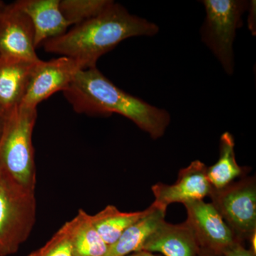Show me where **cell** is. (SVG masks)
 <instances>
[{"mask_svg":"<svg viewBox=\"0 0 256 256\" xmlns=\"http://www.w3.org/2000/svg\"><path fill=\"white\" fill-rule=\"evenodd\" d=\"M159 26L146 18L130 14L112 1L96 18L76 25L70 31L45 42L44 50L72 58L82 69L96 67L98 60L120 42L134 36H153Z\"/></svg>","mask_w":256,"mask_h":256,"instance_id":"6da1fadb","label":"cell"},{"mask_svg":"<svg viewBox=\"0 0 256 256\" xmlns=\"http://www.w3.org/2000/svg\"><path fill=\"white\" fill-rule=\"evenodd\" d=\"M63 92L76 112L98 117L121 114L154 140L164 136L171 121L168 110L121 90L96 67L79 70Z\"/></svg>","mask_w":256,"mask_h":256,"instance_id":"7a4b0ae2","label":"cell"},{"mask_svg":"<svg viewBox=\"0 0 256 256\" xmlns=\"http://www.w3.org/2000/svg\"><path fill=\"white\" fill-rule=\"evenodd\" d=\"M36 120V108L20 105L10 112L0 140V170L32 192L36 183L32 144Z\"/></svg>","mask_w":256,"mask_h":256,"instance_id":"3957f363","label":"cell"},{"mask_svg":"<svg viewBox=\"0 0 256 256\" xmlns=\"http://www.w3.org/2000/svg\"><path fill=\"white\" fill-rule=\"evenodd\" d=\"M35 192L15 182L0 170V256L18 252L36 222Z\"/></svg>","mask_w":256,"mask_h":256,"instance_id":"277c9868","label":"cell"},{"mask_svg":"<svg viewBox=\"0 0 256 256\" xmlns=\"http://www.w3.org/2000/svg\"><path fill=\"white\" fill-rule=\"evenodd\" d=\"M204 21L202 41L220 62L224 72L232 76L235 69L234 43L236 32L242 26V16L248 10L246 0H203Z\"/></svg>","mask_w":256,"mask_h":256,"instance_id":"5b68a950","label":"cell"},{"mask_svg":"<svg viewBox=\"0 0 256 256\" xmlns=\"http://www.w3.org/2000/svg\"><path fill=\"white\" fill-rule=\"evenodd\" d=\"M214 206L236 238L245 244L256 233L255 176H244L210 195Z\"/></svg>","mask_w":256,"mask_h":256,"instance_id":"8992f818","label":"cell"},{"mask_svg":"<svg viewBox=\"0 0 256 256\" xmlns=\"http://www.w3.org/2000/svg\"><path fill=\"white\" fill-rule=\"evenodd\" d=\"M184 206L188 212L186 224L194 235L200 252L224 256L240 242L212 203L200 200Z\"/></svg>","mask_w":256,"mask_h":256,"instance_id":"52a82bcc","label":"cell"},{"mask_svg":"<svg viewBox=\"0 0 256 256\" xmlns=\"http://www.w3.org/2000/svg\"><path fill=\"white\" fill-rule=\"evenodd\" d=\"M82 69L78 62L66 56L40 60L34 69L21 105L36 108L40 102L55 92L66 89Z\"/></svg>","mask_w":256,"mask_h":256,"instance_id":"ba28073f","label":"cell"},{"mask_svg":"<svg viewBox=\"0 0 256 256\" xmlns=\"http://www.w3.org/2000/svg\"><path fill=\"white\" fill-rule=\"evenodd\" d=\"M34 30L16 3L6 4L0 16V57L38 62Z\"/></svg>","mask_w":256,"mask_h":256,"instance_id":"9c48e42d","label":"cell"},{"mask_svg":"<svg viewBox=\"0 0 256 256\" xmlns=\"http://www.w3.org/2000/svg\"><path fill=\"white\" fill-rule=\"evenodd\" d=\"M204 163L195 160L186 168L180 170L173 184L158 183L152 186L156 200L153 203L166 210L174 203L184 204L203 200L212 191Z\"/></svg>","mask_w":256,"mask_h":256,"instance_id":"30bf717a","label":"cell"},{"mask_svg":"<svg viewBox=\"0 0 256 256\" xmlns=\"http://www.w3.org/2000/svg\"><path fill=\"white\" fill-rule=\"evenodd\" d=\"M142 250L164 256H200V249L186 222L180 224L162 222L146 238Z\"/></svg>","mask_w":256,"mask_h":256,"instance_id":"8fae6325","label":"cell"},{"mask_svg":"<svg viewBox=\"0 0 256 256\" xmlns=\"http://www.w3.org/2000/svg\"><path fill=\"white\" fill-rule=\"evenodd\" d=\"M15 3L31 20L36 47L64 34L72 25L62 14L60 0H20Z\"/></svg>","mask_w":256,"mask_h":256,"instance_id":"7c38bea8","label":"cell"},{"mask_svg":"<svg viewBox=\"0 0 256 256\" xmlns=\"http://www.w3.org/2000/svg\"><path fill=\"white\" fill-rule=\"evenodd\" d=\"M38 62L0 57V106L8 112L22 104Z\"/></svg>","mask_w":256,"mask_h":256,"instance_id":"4fadbf2b","label":"cell"},{"mask_svg":"<svg viewBox=\"0 0 256 256\" xmlns=\"http://www.w3.org/2000/svg\"><path fill=\"white\" fill-rule=\"evenodd\" d=\"M146 216L133 224L122 233L117 242L108 247L106 256H126L142 250L146 238L164 222L166 210L154 203Z\"/></svg>","mask_w":256,"mask_h":256,"instance_id":"5bb4252c","label":"cell"},{"mask_svg":"<svg viewBox=\"0 0 256 256\" xmlns=\"http://www.w3.org/2000/svg\"><path fill=\"white\" fill-rule=\"evenodd\" d=\"M234 148L233 136L228 132L223 133L220 140V158L215 164L207 166V178L214 190L225 188L248 172L249 168L239 166Z\"/></svg>","mask_w":256,"mask_h":256,"instance_id":"9a60e30c","label":"cell"},{"mask_svg":"<svg viewBox=\"0 0 256 256\" xmlns=\"http://www.w3.org/2000/svg\"><path fill=\"white\" fill-rule=\"evenodd\" d=\"M75 256H106L108 246L101 238L92 220V215L79 210L73 220L67 222Z\"/></svg>","mask_w":256,"mask_h":256,"instance_id":"2e32d148","label":"cell"},{"mask_svg":"<svg viewBox=\"0 0 256 256\" xmlns=\"http://www.w3.org/2000/svg\"><path fill=\"white\" fill-rule=\"evenodd\" d=\"M148 207L140 212H122L108 205L96 215L92 216V224L108 246L117 242L122 233L149 212Z\"/></svg>","mask_w":256,"mask_h":256,"instance_id":"e0dca14e","label":"cell"},{"mask_svg":"<svg viewBox=\"0 0 256 256\" xmlns=\"http://www.w3.org/2000/svg\"><path fill=\"white\" fill-rule=\"evenodd\" d=\"M111 2L110 0H62L60 9L68 22L77 25L96 18Z\"/></svg>","mask_w":256,"mask_h":256,"instance_id":"ac0fdd59","label":"cell"},{"mask_svg":"<svg viewBox=\"0 0 256 256\" xmlns=\"http://www.w3.org/2000/svg\"><path fill=\"white\" fill-rule=\"evenodd\" d=\"M28 256H75L67 222L44 246Z\"/></svg>","mask_w":256,"mask_h":256,"instance_id":"d6986e66","label":"cell"},{"mask_svg":"<svg viewBox=\"0 0 256 256\" xmlns=\"http://www.w3.org/2000/svg\"><path fill=\"white\" fill-rule=\"evenodd\" d=\"M224 256H256V254L247 248L245 244L238 242L227 250Z\"/></svg>","mask_w":256,"mask_h":256,"instance_id":"ffe728a7","label":"cell"},{"mask_svg":"<svg viewBox=\"0 0 256 256\" xmlns=\"http://www.w3.org/2000/svg\"><path fill=\"white\" fill-rule=\"evenodd\" d=\"M248 28L252 34L255 36L256 32V1H250L248 10Z\"/></svg>","mask_w":256,"mask_h":256,"instance_id":"44dd1931","label":"cell"},{"mask_svg":"<svg viewBox=\"0 0 256 256\" xmlns=\"http://www.w3.org/2000/svg\"><path fill=\"white\" fill-rule=\"evenodd\" d=\"M10 112L5 110L2 106H0V140L2 136L3 131H4L5 124H6V120Z\"/></svg>","mask_w":256,"mask_h":256,"instance_id":"7402d4cb","label":"cell"},{"mask_svg":"<svg viewBox=\"0 0 256 256\" xmlns=\"http://www.w3.org/2000/svg\"><path fill=\"white\" fill-rule=\"evenodd\" d=\"M126 256H162L160 254H154L152 252H148V250H141L139 252H132L129 255Z\"/></svg>","mask_w":256,"mask_h":256,"instance_id":"603a6c76","label":"cell"},{"mask_svg":"<svg viewBox=\"0 0 256 256\" xmlns=\"http://www.w3.org/2000/svg\"><path fill=\"white\" fill-rule=\"evenodd\" d=\"M5 6H6V4L3 2L0 1V16L2 14L3 11H4Z\"/></svg>","mask_w":256,"mask_h":256,"instance_id":"cb8c5ba5","label":"cell"},{"mask_svg":"<svg viewBox=\"0 0 256 256\" xmlns=\"http://www.w3.org/2000/svg\"><path fill=\"white\" fill-rule=\"evenodd\" d=\"M200 256H220L213 255V254H208V252H200Z\"/></svg>","mask_w":256,"mask_h":256,"instance_id":"d4e9b609","label":"cell"}]
</instances>
